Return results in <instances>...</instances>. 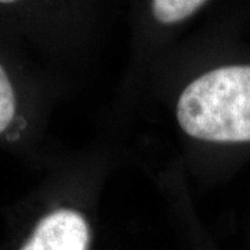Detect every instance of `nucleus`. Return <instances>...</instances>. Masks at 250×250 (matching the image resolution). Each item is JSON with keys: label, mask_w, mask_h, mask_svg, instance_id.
Instances as JSON below:
<instances>
[{"label": "nucleus", "mask_w": 250, "mask_h": 250, "mask_svg": "<svg viewBox=\"0 0 250 250\" xmlns=\"http://www.w3.org/2000/svg\"><path fill=\"white\" fill-rule=\"evenodd\" d=\"M16 114V96L7 74L0 65V134L7 129Z\"/></svg>", "instance_id": "4"}, {"label": "nucleus", "mask_w": 250, "mask_h": 250, "mask_svg": "<svg viewBox=\"0 0 250 250\" xmlns=\"http://www.w3.org/2000/svg\"><path fill=\"white\" fill-rule=\"evenodd\" d=\"M13 1H16V0H0V3H13Z\"/></svg>", "instance_id": "5"}, {"label": "nucleus", "mask_w": 250, "mask_h": 250, "mask_svg": "<svg viewBox=\"0 0 250 250\" xmlns=\"http://www.w3.org/2000/svg\"><path fill=\"white\" fill-rule=\"evenodd\" d=\"M89 227L85 218L70 208L43 217L20 250H88Z\"/></svg>", "instance_id": "2"}, {"label": "nucleus", "mask_w": 250, "mask_h": 250, "mask_svg": "<svg viewBox=\"0 0 250 250\" xmlns=\"http://www.w3.org/2000/svg\"><path fill=\"white\" fill-rule=\"evenodd\" d=\"M181 128L208 142L250 141V65L206 72L182 92L177 106Z\"/></svg>", "instance_id": "1"}, {"label": "nucleus", "mask_w": 250, "mask_h": 250, "mask_svg": "<svg viewBox=\"0 0 250 250\" xmlns=\"http://www.w3.org/2000/svg\"><path fill=\"white\" fill-rule=\"evenodd\" d=\"M206 0H153V14L163 24H174L193 14Z\"/></svg>", "instance_id": "3"}]
</instances>
